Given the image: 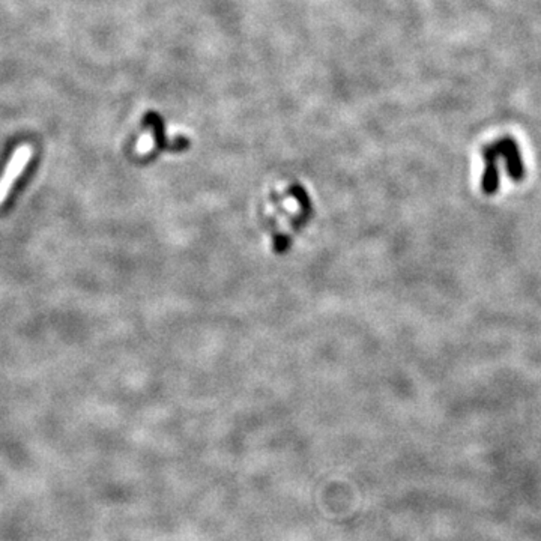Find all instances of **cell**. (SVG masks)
<instances>
[{"label": "cell", "instance_id": "1", "mask_svg": "<svg viewBox=\"0 0 541 541\" xmlns=\"http://www.w3.org/2000/svg\"><path fill=\"white\" fill-rule=\"evenodd\" d=\"M31 156L32 149L29 146H22L17 149L11 160H9L5 173L2 175V178H0V204H3V202L6 200L9 191H11L14 184L20 178V175L24 172L27 164H29Z\"/></svg>", "mask_w": 541, "mask_h": 541}, {"label": "cell", "instance_id": "2", "mask_svg": "<svg viewBox=\"0 0 541 541\" xmlns=\"http://www.w3.org/2000/svg\"><path fill=\"white\" fill-rule=\"evenodd\" d=\"M495 145H496V149L499 152V156H502L503 160H506L507 173H508L510 178L516 182L524 179L525 167H524V161H522L519 147H517L515 140L502 138Z\"/></svg>", "mask_w": 541, "mask_h": 541}, {"label": "cell", "instance_id": "3", "mask_svg": "<svg viewBox=\"0 0 541 541\" xmlns=\"http://www.w3.org/2000/svg\"><path fill=\"white\" fill-rule=\"evenodd\" d=\"M483 156L486 161V170L483 175L481 188L487 195L495 194L499 188V172H498V158L499 152L496 145H490L483 149Z\"/></svg>", "mask_w": 541, "mask_h": 541}, {"label": "cell", "instance_id": "4", "mask_svg": "<svg viewBox=\"0 0 541 541\" xmlns=\"http://www.w3.org/2000/svg\"><path fill=\"white\" fill-rule=\"evenodd\" d=\"M146 124L151 125L154 129V146L155 147H161V149H169V151H185L186 147L190 146V142L186 138L181 137L176 138V142L170 143L167 142L165 134H164V125H163V119L155 115V113H149L146 116Z\"/></svg>", "mask_w": 541, "mask_h": 541}, {"label": "cell", "instance_id": "5", "mask_svg": "<svg viewBox=\"0 0 541 541\" xmlns=\"http://www.w3.org/2000/svg\"><path fill=\"white\" fill-rule=\"evenodd\" d=\"M289 193H291V194L293 195V197H295L298 202H300V204H301V216L298 217V218H295V220H292L293 229L298 232V230H300V229L305 225L307 221L310 220V217H312V213H313L312 202H310L309 194L305 193V190L302 188L301 185H296V184L292 185L291 188H289Z\"/></svg>", "mask_w": 541, "mask_h": 541}]
</instances>
